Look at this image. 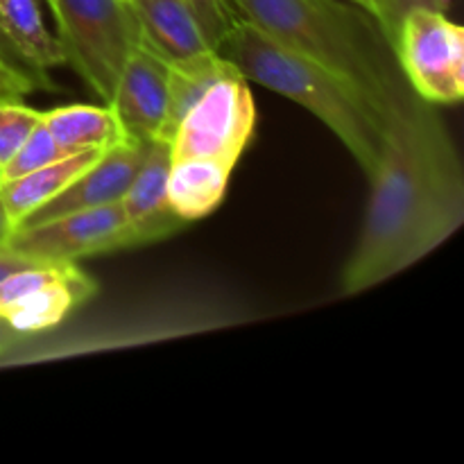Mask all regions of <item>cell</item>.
I'll return each instance as SVG.
<instances>
[{"label":"cell","instance_id":"cell-1","mask_svg":"<svg viewBox=\"0 0 464 464\" xmlns=\"http://www.w3.org/2000/svg\"><path fill=\"white\" fill-rule=\"evenodd\" d=\"M361 234L340 275L353 297L442 247L464 222V168L433 102L406 84L390 100Z\"/></svg>","mask_w":464,"mask_h":464},{"label":"cell","instance_id":"cell-2","mask_svg":"<svg viewBox=\"0 0 464 464\" xmlns=\"http://www.w3.org/2000/svg\"><path fill=\"white\" fill-rule=\"evenodd\" d=\"M270 39L365 91L385 113L406 80L374 14L352 0H231Z\"/></svg>","mask_w":464,"mask_h":464},{"label":"cell","instance_id":"cell-3","mask_svg":"<svg viewBox=\"0 0 464 464\" xmlns=\"http://www.w3.org/2000/svg\"><path fill=\"white\" fill-rule=\"evenodd\" d=\"M220 54L247 82L293 100L324 122L361 170L370 175L379 154L383 111L365 91L331 68L276 44L243 16L236 21Z\"/></svg>","mask_w":464,"mask_h":464},{"label":"cell","instance_id":"cell-4","mask_svg":"<svg viewBox=\"0 0 464 464\" xmlns=\"http://www.w3.org/2000/svg\"><path fill=\"white\" fill-rule=\"evenodd\" d=\"M57 41L68 66L109 102L118 72L140 39L127 0H57Z\"/></svg>","mask_w":464,"mask_h":464},{"label":"cell","instance_id":"cell-5","mask_svg":"<svg viewBox=\"0 0 464 464\" xmlns=\"http://www.w3.org/2000/svg\"><path fill=\"white\" fill-rule=\"evenodd\" d=\"M399 71L420 98L458 104L464 98V30L447 12L417 7L394 36Z\"/></svg>","mask_w":464,"mask_h":464},{"label":"cell","instance_id":"cell-6","mask_svg":"<svg viewBox=\"0 0 464 464\" xmlns=\"http://www.w3.org/2000/svg\"><path fill=\"white\" fill-rule=\"evenodd\" d=\"M256 127L249 82L240 72L222 77L190 109L170 139V159H199L234 170Z\"/></svg>","mask_w":464,"mask_h":464},{"label":"cell","instance_id":"cell-7","mask_svg":"<svg viewBox=\"0 0 464 464\" xmlns=\"http://www.w3.org/2000/svg\"><path fill=\"white\" fill-rule=\"evenodd\" d=\"M140 41L166 62L220 53L240 18L231 0H127Z\"/></svg>","mask_w":464,"mask_h":464},{"label":"cell","instance_id":"cell-8","mask_svg":"<svg viewBox=\"0 0 464 464\" xmlns=\"http://www.w3.org/2000/svg\"><path fill=\"white\" fill-rule=\"evenodd\" d=\"M16 252L39 261H82L127 249V220L121 202L72 211L27 227H14L5 238Z\"/></svg>","mask_w":464,"mask_h":464},{"label":"cell","instance_id":"cell-9","mask_svg":"<svg viewBox=\"0 0 464 464\" xmlns=\"http://www.w3.org/2000/svg\"><path fill=\"white\" fill-rule=\"evenodd\" d=\"M122 136L136 140L161 139L168 109V62L143 41L131 48L109 98Z\"/></svg>","mask_w":464,"mask_h":464},{"label":"cell","instance_id":"cell-10","mask_svg":"<svg viewBox=\"0 0 464 464\" xmlns=\"http://www.w3.org/2000/svg\"><path fill=\"white\" fill-rule=\"evenodd\" d=\"M168 172L170 140H150L143 161L121 199L127 220V249L166 240L188 225L168 202Z\"/></svg>","mask_w":464,"mask_h":464},{"label":"cell","instance_id":"cell-11","mask_svg":"<svg viewBox=\"0 0 464 464\" xmlns=\"http://www.w3.org/2000/svg\"><path fill=\"white\" fill-rule=\"evenodd\" d=\"M148 143L150 140L136 139L118 140L66 190H62L57 198L30 213L16 227H27L72 211H86V208L121 202L122 195L130 188L131 179H134L136 170H139L140 161H143Z\"/></svg>","mask_w":464,"mask_h":464},{"label":"cell","instance_id":"cell-12","mask_svg":"<svg viewBox=\"0 0 464 464\" xmlns=\"http://www.w3.org/2000/svg\"><path fill=\"white\" fill-rule=\"evenodd\" d=\"M98 293V281L82 270L77 263L63 261L57 275L30 295L14 304L3 320L21 334H41L62 324L77 306L89 302Z\"/></svg>","mask_w":464,"mask_h":464},{"label":"cell","instance_id":"cell-13","mask_svg":"<svg viewBox=\"0 0 464 464\" xmlns=\"http://www.w3.org/2000/svg\"><path fill=\"white\" fill-rule=\"evenodd\" d=\"M107 150H84V152L66 154V157L54 159V161L39 168V170L27 172V175L16 177L12 181H3L0 184V204L7 213L12 229L21 225L30 213H34L36 208L57 198L62 190H66Z\"/></svg>","mask_w":464,"mask_h":464},{"label":"cell","instance_id":"cell-14","mask_svg":"<svg viewBox=\"0 0 464 464\" xmlns=\"http://www.w3.org/2000/svg\"><path fill=\"white\" fill-rule=\"evenodd\" d=\"M231 172L227 168L199 159H170L168 172V202L184 222L211 216L225 199Z\"/></svg>","mask_w":464,"mask_h":464},{"label":"cell","instance_id":"cell-15","mask_svg":"<svg viewBox=\"0 0 464 464\" xmlns=\"http://www.w3.org/2000/svg\"><path fill=\"white\" fill-rule=\"evenodd\" d=\"M234 72H238L234 63L220 53H202L168 62V109L161 139L170 140L186 113L207 95V91Z\"/></svg>","mask_w":464,"mask_h":464},{"label":"cell","instance_id":"cell-16","mask_svg":"<svg viewBox=\"0 0 464 464\" xmlns=\"http://www.w3.org/2000/svg\"><path fill=\"white\" fill-rule=\"evenodd\" d=\"M45 127L53 134L62 154L84 150H107L127 139L118 127L111 107L104 104H66L44 111Z\"/></svg>","mask_w":464,"mask_h":464},{"label":"cell","instance_id":"cell-17","mask_svg":"<svg viewBox=\"0 0 464 464\" xmlns=\"http://www.w3.org/2000/svg\"><path fill=\"white\" fill-rule=\"evenodd\" d=\"M0 30L45 80L50 68L66 63L57 36L50 34L45 27L39 0H0Z\"/></svg>","mask_w":464,"mask_h":464},{"label":"cell","instance_id":"cell-18","mask_svg":"<svg viewBox=\"0 0 464 464\" xmlns=\"http://www.w3.org/2000/svg\"><path fill=\"white\" fill-rule=\"evenodd\" d=\"M62 157H66V154H62L59 145L54 143L53 134H50V130L45 127L44 116H41L39 125L30 131V136L23 140L21 148L16 150V154H14V157L9 159L7 166L0 170V184L27 175V172L39 170V168L48 166L50 161Z\"/></svg>","mask_w":464,"mask_h":464},{"label":"cell","instance_id":"cell-19","mask_svg":"<svg viewBox=\"0 0 464 464\" xmlns=\"http://www.w3.org/2000/svg\"><path fill=\"white\" fill-rule=\"evenodd\" d=\"M41 116H44V111L30 107L23 100L0 102V170L16 154V150L30 136V131L39 125Z\"/></svg>","mask_w":464,"mask_h":464},{"label":"cell","instance_id":"cell-20","mask_svg":"<svg viewBox=\"0 0 464 464\" xmlns=\"http://www.w3.org/2000/svg\"><path fill=\"white\" fill-rule=\"evenodd\" d=\"M376 12L374 18L379 21L381 30H383L385 39L394 48V36H397L399 23L406 16L411 9L426 7V9H438V12H447L449 0H374Z\"/></svg>","mask_w":464,"mask_h":464},{"label":"cell","instance_id":"cell-21","mask_svg":"<svg viewBox=\"0 0 464 464\" xmlns=\"http://www.w3.org/2000/svg\"><path fill=\"white\" fill-rule=\"evenodd\" d=\"M34 89H41L34 77L16 71V68H12L7 62L0 59V102L25 100V95H30Z\"/></svg>","mask_w":464,"mask_h":464},{"label":"cell","instance_id":"cell-22","mask_svg":"<svg viewBox=\"0 0 464 464\" xmlns=\"http://www.w3.org/2000/svg\"><path fill=\"white\" fill-rule=\"evenodd\" d=\"M0 59H3V62H7L12 68H16V71H21V72H25V75L34 77V80L41 84V89H48V86H50V80L41 77L39 72H36L34 68H32L30 63H27L25 59L21 57V53H18V50L14 48L12 44H9L7 36L3 34V30H0Z\"/></svg>","mask_w":464,"mask_h":464},{"label":"cell","instance_id":"cell-23","mask_svg":"<svg viewBox=\"0 0 464 464\" xmlns=\"http://www.w3.org/2000/svg\"><path fill=\"white\" fill-rule=\"evenodd\" d=\"M34 263H39V258L25 256V254L16 252V249H12L5 243L0 245V281L7 279L12 272L23 270V267H30L34 266Z\"/></svg>","mask_w":464,"mask_h":464},{"label":"cell","instance_id":"cell-24","mask_svg":"<svg viewBox=\"0 0 464 464\" xmlns=\"http://www.w3.org/2000/svg\"><path fill=\"white\" fill-rule=\"evenodd\" d=\"M30 338V334H21V331L14 329L7 320L0 317V361H3L5 356H9V353L16 352V349H21L23 344H27Z\"/></svg>","mask_w":464,"mask_h":464},{"label":"cell","instance_id":"cell-25","mask_svg":"<svg viewBox=\"0 0 464 464\" xmlns=\"http://www.w3.org/2000/svg\"><path fill=\"white\" fill-rule=\"evenodd\" d=\"M12 231V225H9V218L7 213H5L3 204H0V245L5 243V238H7V234Z\"/></svg>","mask_w":464,"mask_h":464},{"label":"cell","instance_id":"cell-26","mask_svg":"<svg viewBox=\"0 0 464 464\" xmlns=\"http://www.w3.org/2000/svg\"><path fill=\"white\" fill-rule=\"evenodd\" d=\"M352 3L361 5V7L367 9V12H370V14L376 12V3H374V0H352Z\"/></svg>","mask_w":464,"mask_h":464},{"label":"cell","instance_id":"cell-27","mask_svg":"<svg viewBox=\"0 0 464 464\" xmlns=\"http://www.w3.org/2000/svg\"><path fill=\"white\" fill-rule=\"evenodd\" d=\"M45 3H48L50 12H53V16H54V12H57V0H45Z\"/></svg>","mask_w":464,"mask_h":464}]
</instances>
